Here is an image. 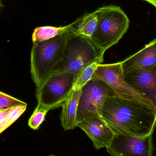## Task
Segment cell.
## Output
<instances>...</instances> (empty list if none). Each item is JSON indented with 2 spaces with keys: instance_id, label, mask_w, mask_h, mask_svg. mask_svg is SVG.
I'll return each mask as SVG.
<instances>
[{
  "instance_id": "5",
  "label": "cell",
  "mask_w": 156,
  "mask_h": 156,
  "mask_svg": "<svg viewBox=\"0 0 156 156\" xmlns=\"http://www.w3.org/2000/svg\"><path fill=\"white\" fill-rule=\"evenodd\" d=\"M92 78L104 82L119 97L147 104L156 111L154 104L147 98L126 81L121 62L99 64L94 72Z\"/></svg>"
},
{
  "instance_id": "11",
  "label": "cell",
  "mask_w": 156,
  "mask_h": 156,
  "mask_svg": "<svg viewBox=\"0 0 156 156\" xmlns=\"http://www.w3.org/2000/svg\"><path fill=\"white\" fill-rule=\"evenodd\" d=\"M121 63L124 74L156 67V38Z\"/></svg>"
},
{
  "instance_id": "18",
  "label": "cell",
  "mask_w": 156,
  "mask_h": 156,
  "mask_svg": "<svg viewBox=\"0 0 156 156\" xmlns=\"http://www.w3.org/2000/svg\"><path fill=\"white\" fill-rule=\"evenodd\" d=\"M25 105H27V104L10 95L0 92V111L16 106Z\"/></svg>"
},
{
  "instance_id": "21",
  "label": "cell",
  "mask_w": 156,
  "mask_h": 156,
  "mask_svg": "<svg viewBox=\"0 0 156 156\" xmlns=\"http://www.w3.org/2000/svg\"><path fill=\"white\" fill-rule=\"evenodd\" d=\"M154 6H155V7H156V3L155 5Z\"/></svg>"
},
{
  "instance_id": "13",
  "label": "cell",
  "mask_w": 156,
  "mask_h": 156,
  "mask_svg": "<svg viewBox=\"0 0 156 156\" xmlns=\"http://www.w3.org/2000/svg\"><path fill=\"white\" fill-rule=\"evenodd\" d=\"M98 23L96 12L88 13L72 23V28L75 34L90 38L95 32Z\"/></svg>"
},
{
  "instance_id": "7",
  "label": "cell",
  "mask_w": 156,
  "mask_h": 156,
  "mask_svg": "<svg viewBox=\"0 0 156 156\" xmlns=\"http://www.w3.org/2000/svg\"><path fill=\"white\" fill-rule=\"evenodd\" d=\"M75 76L69 72L52 74L36 91L37 103L52 109L62 105L73 90Z\"/></svg>"
},
{
  "instance_id": "1",
  "label": "cell",
  "mask_w": 156,
  "mask_h": 156,
  "mask_svg": "<svg viewBox=\"0 0 156 156\" xmlns=\"http://www.w3.org/2000/svg\"><path fill=\"white\" fill-rule=\"evenodd\" d=\"M101 116L115 135L147 136L153 133L156 125L155 110L117 96L105 99Z\"/></svg>"
},
{
  "instance_id": "16",
  "label": "cell",
  "mask_w": 156,
  "mask_h": 156,
  "mask_svg": "<svg viewBox=\"0 0 156 156\" xmlns=\"http://www.w3.org/2000/svg\"><path fill=\"white\" fill-rule=\"evenodd\" d=\"M103 60L104 57L100 58L84 67L75 78L73 90L81 89L88 81L91 79L94 71L98 65L103 61Z\"/></svg>"
},
{
  "instance_id": "12",
  "label": "cell",
  "mask_w": 156,
  "mask_h": 156,
  "mask_svg": "<svg viewBox=\"0 0 156 156\" xmlns=\"http://www.w3.org/2000/svg\"><path fill=\"white\" fill-rule=\"evenodd\" d=\"M81 89L73 90L62 103L60 121L65 131L72 130L77 127V111Z\"/></svg>"
},
{
  "instance_id": "10",
  "label": "cell",
  "mask_w": 156,
  "mask_h": 156,
  "mask_svg": "<svg viewBox=\"0 0 156 156\" xmlns=\"http://www.w3.org/2000/svg\"><path fill=\"white\" fill-rule=\"evenodd\" d=\"M124 74L126 81L147 98L156 109V67Z\"/></svg>"
},
{
  "instance_id": "2",
  "label": "cell",
  "mask_w": 156,
  "mask_h": 156,
  "mask_svg": "<svg viewBox=\"0 0 156 156\" xmlns=\"http://www.w3.org/2000/svg\"><path fill=\"white\" fill-rule=\"evenodd\" d=\"M74 34L70 24L66 32L50 39L33 43L31 53V73L36 91L53 73L62 58L68 40Z\"/></svg>"
},
{
  "instance_id": "20",
  "label": "cell",
  "mask_w": 156,
  "mask_h": 156,
  "mask_svg": "<svg viewBox=\"0 0 156 156\" xmlns=\"http://www.w3.org/2000/svg\"><path fill=\"white\" fill-rule=\"evenodd\" d=\"M0 6H1V1H0Z\"/></svg>"
},
{
  "instance_id": "15",
  "label": "cell",
  "mask_w": 156,
  "mask_h": 156,
  "mask_svg": "<svg viewBox=\"0 0 156 156\" xmlns=\"http://www.w3.org/2000/svg\"><path fill=\"white\" fill-rule=\"evenodd\" d=\"M27 107V105L16 106L0 111V134L22 115Z\"/></svg>"
},
{
  "instance_id": "3",
  "label": "cell",
  "mask_w": 156,
  "mask_h": 156,
  "mask_svg": "<svg viewBox=\"0 0 156 156\" xmlns=\"http://www.w3.org/2000/svg\"><path fill=\"white\" fill-rule=\"evenodd\" d=\"M98 23L95 32L90 38L101 55L117 44L129 28L128 16L119 6L110 5L95 11Z\"/></svg>"
},
{
  "instance_id": "6",
  "label": "cell",
  "mask_w": 156,
  "mask_h": 156,
  "mask_svg": "<svg viewBox=\"0 0 156 156\" xmlns=\"http://www.w3.org/2000/svg\"><path fill=\"white\" fill-rule=\"evenodd\" d=\"M118 96L101 80L92 78L81 89L77 111V122L88 117L101 115L103 104L106 98Z\"/></svg>"
},
{
  "instance_id": "14",
  "label": "cell",
  "mask_w": 156,
  "mask_h": 156,
  "mask_svg": "<svg viewBox=\"0 0 156 156\" xmlns=\"http://www.w3.org/2000/svg\"><path fill=\"white\" fill-rule=\"evenodd\" d=\"M69 26L70 24L60 27L46 26L37 27L34 30L32 35L33 42H41L53 38L66 32L69 29Z\"/></svg>"
},
{
  "instance_id": "9",
  "label": "cell",
  "mask_w": 156,
  "mask_h": 156,
  "mask_svg": "<svg viewBox=\"0 0 156 156\" xmlns=\"http://www.w3.org/2000/svg\"><path fill=\"white\" fill-rule=\"evenodd\" d=\"M91 140L94 147L97 150L110 146L115 134L101 115L88 117L77 123Z\"/></svg>"
},
{
  "instance_id": "19",
  "label": "cell",
  "mask_w": 156,
  "mask_h": 156,
  "mask_svg": "<svg viewBox=\"0 0 156 156\" xmlns=\"http://www.w3.org/2000/svg\"><path fill=\"white\" fill-rule=\"evenodd\" d=\"M143 1L147 2L154 5V6L155 5L156 3V0H143Z\"/></svg>"
},
{
  "instance_id": "4",
  "label": "cell",
  "mask_w": 156,
  "mask_h": 156,
  "mask_svg": "<svg viewBox=\"0 0 156 156\" xmlns=\"http://www.w3.org/2000/svg\"><path fill=\"white\" fill-rule=\"evenodd\" d=\"M102 57L104 55L89 38L74 34L68 40L62 58L52 74L69 72L74 74L75 79L84 67Z\"/></svg>"
},
{
  "instance_id": "17",
  "label": "cell",
  "mask_w": 156,
  "mask_h": 156,
  "mask_svg": "<svg viewBox=\"0 0 156 156\" xmlns=\"http://www.w3.org/2000/svg\"><path fill=\"white\" fill-rule=\"evenodd\" d=\"M52 109H53L51 107L37 103V106L28 120V125L29 127L33 130H37L44 121L47 113Z\"/></svg>"
},
{
  "instance_id": "8",
  "label": "cell",
  "mask_w": 156,
  "mask_h": 156,
  "mask_svg": "<svg viewBox=\"0 0 156 156\" xmlns=\"http://www.w3.org/2000/svg\"><path fill=\"white\" fill-rule=\"evenodd\" d=\"M152 135L136 136L115 134L106 150L114 156H151L153 153Z\"/></svg>"
}]
</instances>
